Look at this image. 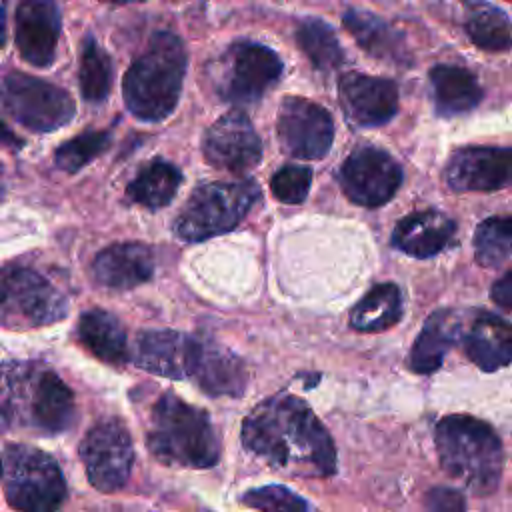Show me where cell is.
I'll return each instance as SVG.
<instances>
[{"label": "cell", "mask_w": 512, "mask_h": 512, "mask_svg": "<svg viewBox=\"0 0 512 512\" xmlns=\"http://www.w3.org/2000/svg\"><path fill=\"white\" fill-rule=\"evenodd\" d=\"M446 182L458 192H492L512 184V148L466 146L446 164Z\"/></svg>", "instance_id": "obj_16"}, {"label": "cell", "mask_w": 512, "mask_h": 512, "mask_svg": "<svg viewBox=\"0 0 512 512\" xmlns=\"http://www.w3.org/2000/svg\"><path fill=\"white\" fill-rule=\"evenodd\" d=\"M458 332V316L454 310H436L424 322L412 352H410V368L418 374H430L440 368L448 348L456 340Z\"/></svg>", "instance_id": "obj_25"}, {"label": "cell", "mask_w": 512, "mask_h": 512, "mask_svg": "<svg viewBox=\"0 0 512 512\" xmlns=\"http://www.w3.org/2000/svg\"><path fill=\"white\" fill-rule=\"evenodd\" d=\"M80 48L82 50H80L78 78H80L82 98L92 104L102 102L106 100L112 88V78H114L112 60L92 34L84 36Z\"/></svg>", "instance_id": "obj_29"}, {"label": "cell", "mask_w": 512, "mask_h": 512, "mask_svg": "<svg viewBox=\"0 0 512 512\" xmlns=\"http://www.w3.org/2000/svg\"><path fill=\"white\" fill-rule=\"evenodd\" d=\"M312 184V170L306 166H284L280 168L272 180H270V190L276 200L284 204H300Z\"/></svg>", "instance_id": "obj_35"}, {"label": "cell", "mask_w": 512, "mask_h": 512, "mask_svg": "<svg viewBox=\"0 0 512 512\" xmlns=\"http://www.w3.org/2000/svg\"><path fill=\"white\" fill-rule=\"evenodd\" d=\"M402 316V294L396 284H378L360 298L350 312L352 328L360 332H382Z\"/></svg>", "instance_id": "obj_28"}, {"label": "cell", "mask_w": 512, "mask_h": 512, "mask_svg": "<svg viewBox=\"0 0 512 512\" xmlns=\"http://www.w3.org/2000/svg\"><path fill=\"white\" fill-rule=\"evenodd\" d=\"M298 44L310 58V62L320 70L338 68L344 60L342 46L334 34V30L318 18H308L300 24L296 32Z\"/></svg>", "instance_id": "obj_31"}, {"label": "cell", "mask_w": 512, "mask_h": 512, "mask_svg": "<svg viewBox=\"0 0 512 512\" xmlns=\"http://www.w3.org/2000/svg\"><path fill=\"white\" fill-rule=\"evenodd\" d=\"M462 344L466 356L478 368L498 370L512 362V324L494 314H478Z\"/></svg>", "instance_id": "obj_21"}, {"label": "cell", "mask_w": 512, "mask_h": 512, "mask_svg": "<svg viewBox=\"0 0 512 512\" xmlns=\"http://www.w3.org/2000/svg\"><path fill=\"white\" fill-rule=\"evenodd\" d=\"M202 152L210 166L240 174L260 162L262 142L248 116L232 110L206 130Z\"/></svg>", "instance_id": "obj_15"}, {"label": "cell", "mask_w": 512, "mask_h": 512, "mask_svg": "<svg viewBox=\"0 0 512 512\" xmlns=\"http://www.w3.org/2000/svg\"><path fill=\"white\" fill-rule=\"evenodd\" d=\"M206 338L176 330H144L136 338L134 364L164 378H196Z\"/></svg>", "instance_id": "obj_12"}, {"label": "cell", "mask_w": 512, "mask_h": 512, "mask_svg": "<svg viewBox=\"0 0 512 512\" xmlns=\"http://www.w3.org/2000/svg\"><path fill=\"white\" fill-rule=\"evenodd\" d=\"M4 496L16 512H56L68 496L58 462L40 448L8 444L2 458Z\"/></svg>", "instance_id": "obj_6"}, {"label": "cell", "mask_w": 512, "mask_h": 512, "mask_svg": "<svg viewBox=\"0 0 512 512\" xmlns=\"http://www.w3.org/2000/svg\"><path fill=\"white\" fill-rule=\"evenodd\" d=\"M512 254V216H492L478 224L474 256L480 266H498Z\"/></svg>", "instance_id": "obj_32"}, {"label": "cell", "mask_w": 512, "mask_h": 512, "mask_svg": "<svg viewBox=\"0 0 512 512\" xmlns=\"http://www.w3.org/2000/svg\"><path fill=\"white\" fill-rule=\"evenodd\" d=\"M112 134L108 130H88L66 142H62L54 152V162L60 170L74 174L100 156L110 146Z\"/></svg>", "instance_id": "obj_33"}, {"label": "cell", "mask_w": 512, "mask_h": 512, "mask_svg": "<svg viewBox=\"0 0 512 512\" xmlns=\"http://www.w3.org/2000/svg\"><path fill=\"white\" fill-rule=\"evenodd\" d=\"M6 8H4V4L0 2V46H4V42H6Z\"/></svg>", "instance_id": "obj_39"}, {"label": "cell", "mask_w": 512, "mask_h": 512, "mask_svg": "<svg viewBox=\"0 0 512 512\" xmlns=\"http://www.w3.org/2000/svg\"><path fill=\"white\" fill-rule=\"evenodd\" d=\"M340 104L356 126L386 124L398 110V88L392 80L346 72L338 82Z\"/></svg>", "instance_id": "obj_17"}, {"label": "cell", "mask_w": 512, "mask_h": 512, "mask_svg": "<svg viewBox=\"0 0 512 512\" xmlns=\"http://www.w3.org/2000/svg\"><path fill=\"white\" fill-rule=\"evenodd\" d=\"M180 184V170L162 158H154L142 166L136 178L128 184L126 196L134 204H140L148 210H158L172 202Z\"/></svg>", "instance_id": "obj_27"}, {"label": "cell", "mask_w": 512, "mask_h": 512, "mask_svg": "<svg viewBox=\"0 0 512 512\" xmlns=\"http://www.w3.org/2000/svg\"><path fill=\"white\" fill-rule=\"evenodd\" d=\"M78 340L98 360L114 366L128 362V340L120 320L100 308L88 310L78 320Z\"/></svg>", "instance_id": "obj_22"}, {"label": "cell", "mask_w": 512, "mask_h": 512, "mask_svg": "<svg viewBox=\"0 0 512 512\" xmlns=\"http://www.w3.org/2000/svg\"><path fill=\"white\" fill-rule=\"evenodd\" d=\"M492 298L500 308L512 312V268L500 280H496L492 286Z\"/></svg>", "instance_id": "obj_37"}, {"label": "cell", "mask_w": 512, "mask_h": 512, "mask_svg": "<svg viewBox=\"0 0 512 512\" xmlns=\"http://www.w3.org/2000/svg\"><path fill=\"white\" fill-rule=\"evenodd\" d=\"M260 198L254 180L208 182L198 186L174 220V232L182 240L200 242L238 226Z\"/></svg>", "instance_id": "obj_7"}, {"label": "cell", "mask_w": 512, "mask_h": 512, "mask_svg": "<svg viewBox=\"0 0 512 512\" xmlns=\"http://www.w3.org/2000/svg\"><path fill=\"white\" fill-rule=\"evenodd\" d=\"M4 110L34 132H54L74 118V100L66 90L24 72H10L0 82Z\"/></svg>", "instance_id": "obj_9"}, {"label": "cell", "mask_w": 512, "mask_h": 512, "mask_svg": "<svg viewBox=\"0 0 512 512\" xmlns=\"http://www.w3.org/2000/svg\"><path fill=\"white\" fill-rule=\"evenodd\" d=\"M66 314V296L44 274L22 264L0 268V324L4 328H40Z\"/></svg>", "instance_id": "obj_8"}, {"label": "cell", "mask_w": 512, "mask_h": 512, "mask_svg": "<svg viewBox=\"0 0 512 512\" xmlns=\"http://www.w3.org/2000/svg\"><path fill=\"white\" fill-rule=\"evenodd\" d=\"M242 444L278 470L326 478L336 472V446L312 408L292 394L272 396L242 422Z\"/></svg>", "instance_id": "obj_1"}, {"label": "cell", "mask_w": 512, "mask_h": 512, "mask_svg": "<svg viewBox=\"0 0 512 512\" xmlns=\"http://www.w3.org/2000/svg\"><path fill=\"white\" fill-rule=\"evenodd\" d=\"M424 506L428 512H466V496L452 486H432L424 494Z\"/></svg>", "instance_id": "obj_36"}, {"label": "cell", "mask_w": 512, "mask_h": 512, "mask_svg": "<svg viewBox=\"0 0 512 512\" xmlns=\"http://www.w3.org/2000/svg\"><path fill=\"white\" fill-rule=\"evenodd\" d=\"M154 274V256L140 242H118L96 254L92 262L94 280L112 290H130Z\"/></svg>", "instance_id": "obj_19"}, {"label": "cell", "mask_w": 512, "mask_h": 512, "mask_svg": "<svg viewBox=\"0 0 512 512\" xmlns=\"http://www.w3.org/2000/svg\"><path fill=\"white\" fill-rule=\"evenodd\" d=\"M80 460L88 482L100 492L120 490L132 472L134 446L130 432L118 418L98 420L80 442Z\"/></svg>", "instance_id": "obj_11"}, {"label": "cell", "mask_w": 512, "mask_h": 512, "mask_svg": "<svg viewBox=\"0 0 512 512\" xmlns=\"http://www.w3.org/2000/svg\"><path fill=\"white\" fill-rule=\"evenodd\" d=\"M466 32L482 50L498 52L512 46V24L508 14L490 4H474L468 8Z\"/></svg>", "instance_id": "obj_30"}, {"label": "cell", "mask_w": 512, "mask_h": 512, "mask_svg": "<svg viewBox=\"0 0 512 512\" xmlns=\"http://www.w3.org/2000/svg\"><path fill=\"white\" fill-rule=\"evenodd\" d=\"M240 502L256 512H310V502L284 484H264L246 490Z\"/></svg>", "instance_id": "obj_34"}, {"label": "cell", "mask_w": 512, "mask_h": 512, "mask_svg": "<svg viewBox=\"0 0 512 512\" xmlns=\"http://www.w3.org/2000/svg\"><path fill=\"white\" fill-rule=\"evenodd\" d=\"M186 74V48L172 32H154L146 50L124 74L126 108L144 122H160L178 104Z\"/></svg>", "instance_id": "obj_5"}, {"label": "cell", "mask_w": 512, "mask_h": 512, "mask_svg": "<svg viewBox=\"0 0 512 512\" xmlns=\"http://www.w3.org/2000/svg\"><path fill=\"white\" fill-rule=\"evenodd\" d=\"M146 444L166 466L204 470L220 460V440L210 416L172 392L152 406Z\"/></svg>", "instance_id": "obj_4"}, {"label": "cell", "mask_w": 512, "mask_h": 512, "mask_svg": "<svg viewBox=\"0 0 512 512\" xmlns=\"http://www.w3.org/2000/svg\"><path fill=\"white\" fill-rule=\"evenodd\" d=\"M0 146L10 148V150H16V148H22V146H24V140L18 138V136L4 124L2 118H0Z\"/></svg>", "instance_id": "obj_38"}, {"label": "cell", "mask_w": 512, "mask_h": 512, "mask_svg": "<svg viewBox=\"0 0 512 512\" xmlns=\"http://www.w3.org/2000/svg\"><path fill=\"white\" fill-rule=\"evenodd\" d=\"M72 390L50 368L28 362L0 364V420L40 434H60L74 424Z\"/></svg>", "instance_id": "obj_2"}, {"label": "cell", "mask_w": 512, "mask_h": 512, "mask_svg": "<svg viewBox=\"0 0 512 512\" xmlns=\"http://www.w3.org/2000/svg\"><path fill=\"white\" fill-rule=\"evenodd\" d=\"M194 382L210 396H242L246 370L236 354L206 338L204 356Z\"/></svg>", "instance_id": "obj_23"}, {"label": "cell", "mask_w": 512, "mask_h": 512, "mask_svg": "<svg viewBox=\"0 0 512 512\" xmlns=\"http://www.w3.org/2000/svg\"><path fill=\"white\" fill-rule=\"evenodd\" d=\"M430 84L434 92L436 110L442 116L468 112L482 100V88L476 76L462 66H434L430 70Z\"/></svg>", "instance_id": "obj_24"}, {"label": "cell", "mask_w": 512, "mask_h": 512, "mask_svg": "<svg viewBox=\"0 0 512 512\" xmlns=\"http://www.w3.org/2000/svg\"><path fill=\"white\" fill-rule=\"evenodd\" d=\"M282 60L274 50L254 42L232 44L218 60L216 92L232 104L260 100L280 78Z\"/></svg>", "instance_id": "obj_10"}, {"label": "cell", "mask_w": 512, "mask_h": 512, "mask_svg": "<svg viewBox=\"0 0 512 512\" xmlns=\"http://www.w3.org/2000/svg\"><path fill=\"white\" fill-rule=\"evenodd\" d=\"M402 182V170L384 150L372 146L356 148L340 168L344 194L360 206L386 204Z\"/></svg>", "instance_id": "obj_14"}, {"label": "cell", "mask_w": 512, "mask_h": 512, "mask_svg": "<svg viewBox=\"0 0 512 512\" xmlns=\"http://www.w3.org/2000/svg\"><path fill=\"white\" fill-rule=\"evenodd\" d=\"M16 46L20 56L32 66L44 68L54 62L62 28L60 10L48 0H26L16 8Z\"/></svg>", "instance_id": "obj_18"}, {"label": "cell", "mask_w": 512, "mask_h": 512, "mask_svg": "<svg viewBox=\"0 0 512 512\" xmlns=\"http://www.w3.org/2000/svg\"><path fill=\"white\" fill-rule=\"evenodd\" d=\"M434 444L442 470L474 496L496 492L504 450L496 430L474 416L450 414L434 428Z\"/></svg>", "instance_id": "obj_3"}, {"label": "cell", "mask_w": 512, "mask_h": 512, "mask_svg": "<svg viewBox=\"0 0 512 512\" xmlns=\"http://www.w3.org/2000/svg\"><path fill=\"white\" fill-rule=\"evenodd\" d=\"M276 128L284 150L304 160L326 156L334 138L332 116L320 104L300 96L282 100Z\"/></svg>", "instance_id": "obj_13"}, {"label": "cell", "mask_w": 512, "mask_h": 512, "mask_svg": "<svg viewBox=\"0 0 512 512\" xmlns=\"http://www.w3.org/2000/svg\"><path fill=\"white\" fill-rule=\"evenodd\" d=\"M0 476H2V458H0Z\"/></svg>", "instance_id": "obj_40"}, {"label": "cell", "mask_w": 512, "mask_h": 512, "mask_svg": "<svg viewBox=\"0 0 512 512\" xmlns=\"http://www.w3.org/2000/svg\"><path fill=\"white\" fill-rule=\"evenodd\" d=\"M344 26L354 36V40L372 56L394 60V62H408V50L404 46L402 34H398L388 22L382 18L364 12V10H348L342 16Z\"/></svg>", "instance_id": "obj_26"}, {"label": "cell", "mask_w": 512, "mask_h": 512, "mask_svg": "<svg viewBox=\"0 0 512 512\" xmlns=\"http://www.w3.org/2000/svg\"><path fill=\"white\" fill-rule=\"evenodd\" d=\"M456 230L454 220L438 210H420L404 216L394 232L392 244L414 256V258H430L444 250Z\"/></svg>", "instance_id": "obj_20"}]
</instances>
